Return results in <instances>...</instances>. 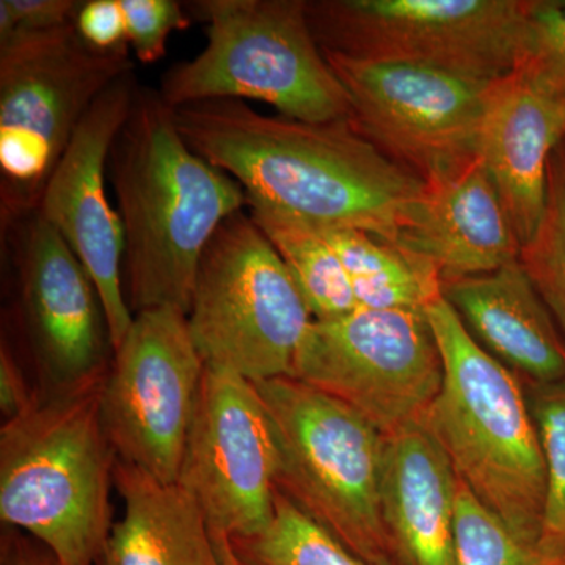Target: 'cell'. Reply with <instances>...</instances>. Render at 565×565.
Here are the masks:
<instances>
[{
  "label": "cell",
  "mask_w": 565,
  "mask_h": 565,
  "mask_svg": "<svg viewBox=\"0 0 565 565\" xmlns=\"http://www.w3.org/2000/svg\"><path fill=\"white\" fill-rule=\"evenodd\" d=\"M132 70L129 47L95 50L74 22L0 44L3 225L39 211L46 182L85 115Z\"/></svg>",
  "instance_id": "7"
},
{
  "label": "cell",
  "mask_w": 565,
  "mask_h": 565,
  "mask_svg": "<svg viewBox=\"0 0 565 565\" xmlns=\"http://www.w3.org/2000/svg\"><path fill=\"white\" fill-rule=\"evenodd\" d=\"M39 401V393L31 392L20 364L6 344L0 351V408L6 422L31 411Z\"/></svg>",
  "instance_id": "30"
},
{
  "label": "cell",
  "mask_w": 565,
  "mask_h": 565,
  "mask_svg": "<svg viewBox=\"0 0 565 565\" xmlns=\"http://www.w3.org/2000/svg\"><path fill=\"white\" fill-rule=\"evenodd\" d=\"M455 468L444 449L412 423L386 435L381 512L399 565H457Z\"/></svg>",
  "instance_id": "19"
},
{
  "label": "cell",
  "mask_w": 565,
  "mask_h": 565,
  "mask_svg": "<svg viewBox=\"0 0 565 565\" xmlns=\"http://www.w3.org/2000/svg\"><path fill=\"white\" fill-rule=\"evenodd\" d=\"M247 212L288 267L315 321L359 308L343 264L318 226L253 200H247Z\"/></svg>",
  "instance_id": "22"
},
{
  "label": "cell",
  "mask_w": 565,
  "mask_h": 565,
  "mask_svg": "<svg viewBox=\"0 0 565 565\" xmlns=\"http://www.w3.org/2000/svg\"><path fill=\"white\" fill-rule=\"evenodd\" d=\"M174 117L189 147L239 182L247 200L311 225L363 230L397 244L422 203L424 181L351 120H292L237 99L188 104Z\"/></svg>",
  "instance_id": "1"
},
{
  "label": "cell",
  "mask_w": 565,
  "mask_h": 565,
  "mask_svg": "<svg viewBox=\"0 0 565 565\" xmlns=\"http://www.w3.org/2000/svg\"><path fill=\"white\" fill-rule=\"evenodd\" d=\"M24 221L17 248L22 326L40 396H51L106 375L115 351L102 297L84 264L39 212Z\"/></svg>",
  "instance_id": "15"
},
{
  "label": "cell",
  "mask_w": 565,
  "mask_h": 565,
  "mask_svg": "<svg viewBox=\"0 0 565 565\" xmlns=\"http://www.w3.org/2000/svg\"><path fill=\"white\" fill-rule=\"evenodd\" d=\"M526 394L546 475L539 545L550 555L565 557V381L530 385Z\"/></svg>",
  "instance_id": "26"
},
{
  "label": "cell",
  "mask_w": 565,
  "mask_h": 565,
  "mask_svg": "<svg viewBox=\"0 0 565 565\" xmlns=\"http://www.w3.org/2000/svg\"><path fill=\"white\" fill-rule=\"evenodd\" d=\"M459 479V478H457ZM457 565H565L539 542L520 537L459 481L456 500Z\"/></svg>",
  "instance_id": "25"
},
{
  "label": "cell",
  "mask_w": 565,
  "mask_h": 565,
  "mask_svg": "<svg viewBox=\"0 0 565 565\" xmlns=\"http://www.w3.org/2000/svg\"><path fill=\"white\" fill-rule=\"evenodd\" d=\"M533 0H307L323 52L493 82L519 66Z\"/></svg>",
  "instance_id": "9"
},
{
  "label": "cell",
  "mask_w": 565,
  "mask_h": 565,
  "mask_svg": "<svg viewBox=\"0 0 565 565\" xmlns=\"http://www.w3.org/2000/svg\"><path fill=\"white\" fill-rule=\"evenodd\" d=\"M289 377L330 394L390 435L419 423L440 393L445 370L426 313L359 307L311 323Z\"/></svg>",
  "instance_id": "10"
},
{
  "label": "cell",
  "mask_w": 565,
  "mask_h": 565,
  "mask_svg": "<svg viewBox=\"0 0 565 565\" xmlns=\"http://www.w3.org/2000/svg\"><path fill=\"white\" fill-rule=\"evenodd\" d=\"M559 3H561V10H563L565 13V2H559Z\"/></svg>",
  "instance_id": "32"
},
{
  "label": "cell",
  "mask_w": 565,
  "mask_h": 565,
  "mask_svg": "<svg viewBox=\"0 0 565 565\" xmlns=\"http://www.w3.org/2000/svg\"><path fill=\"white\" fill-rule=\"evenodd\" d=\"M520 263L565 338V139L550 161L544 214Z\"/></svg>",
  "instance_id": "24"
},
{
  "label": "cell",
  "mask_w": 565,
  "mask_h": 565,
  "mask_svg": "<svg viewBox=\"0 0 565 565\" xmlns=\"http://www.w3.org/2000/svg\"><path fill=\"white\" fill-rule=\"evenodd\" d=\"M114 476L125 515L96 565H225L202 509L180 482L159 481L118 459Z\"/></svg>",
  "instance_id": "20"
},
{
  "label": "cell",
  "mask_w": 565,
  "mask_h": 565,
  "mask_svg": "<svg viewBox=\"0 0 565 565\" xmlns=\"http://www.w3.org/2000/svg\"><path fill=\"white\" fill-rule=\"evenodd\" d=\"M426 316L445 377L419 423L459 481L516 535L539 542L545 462L522 379L476 343L444 297Z\"/></svg>",
  "instance_id": "4"
},
{
  "label": "cell",
  "mask_w": 565,
  "mask_h": 565,
  "mask_svg": "<svg viewBox=\"0 0 565 565\" xmlns=\"http://www.w3.org/2000/svg\"><path fill=\"white\" fill-rule=\"evenodd\" d=\"M318 228L343 264L360 308L426 313L444 297L433 264L399 244L363 230Z\"/></svg>",
  "instance_id": "21"
},
{
  "label": "cell",
  "mask_w": 565,
  "mask_h": 565,
  "mask_svg": "<svg viewBox=\"0 0 565 565\" xmlns=\"http://www.w3.org/2000/svg\"><path fill=\"white\" fill-rule=\"evenodd\" d=\"M103 377L40 396L0 430V519L58 565H96L111 533L117 455L102 418Z\"/></svg>",
  "instance_id": "3"
},
{
  "label": "cell",
  "mask_w": 565,
  "mask_h": 565,
  "mask_svg": "<svg viewBox=\"0 0 565 565\" xmlns=\"http://www.w3.org/2000/svg\"><path fill=\"white\" fill-rule=\"evenodd\" d=\"M225 565H237V564L233 563V561H228V563H225Z\"/></svg>",
  "instance_id": "33"
},
{
  "label": "cell",
  "mask_w": 565,
  "mask_h": 565,
  "mask_svg": "<svg viewBox=\"0 0 565 565\" xmlns=\"http://www.w3.org/2000/svg\"><path fill=\"white\" fill-rule=\"evenodd\" d=\"M188 321L206 366L258 384L292 374L315 318L273 244L239 211L203 253Z\"/></svg>",
  "instance_id": "8"
},
{
  "label": "cell",
  "mask_w": 565,
  "mask_h": 565,
  "mask_svg": "<svg viewBox=\"0 0 565 565\" xmlns=\"http://www.w3.org/2000/svg\"><path fill=\"white\" fill-rule=\"evenodd\" d=\"M109 174L125 233L129 308L188 315L203 253L226 218L247 210V193L189 147L161 93L140 85L111 145Z\"/></svg>",
  "instance_id": "2"
},
{
  "label": "cell",
  "mask_w": 565,
  "mask_h": 565,
  "mask_svg": "<svg viewBox=\"0 0 565 565\" xmlns=\"http://www.w3.org/2000/svg\"><path fill=\"white\" fill-rule=\"evenodd\" d=\"M564 139L563 96L520 68L490 84L478 156L522 245L544 214L550 161Z\"/></svg>",
  "instance_id": "16"
},
{
  "label": "cell",
  "mask_w": 565,
  "mask_h": 565,
  "mask_svg": "<svg viewBox=\"0 0 565 565\" xmlns=\"http://www.w3.org/2000/svg\"><path fill=\"white\" fill-rule=\"evenodd\" d=\"M206 46L163 74L159 93L173 109L210 99H253L292 120H351L343 84L316 41L307 0H196Z\"/></svg>",
  "instance_id": "5"
},
{
  "label": "cell",
  "mask_w": 565,
  "mask_h": 565,
  "mask_svg": "<svg viewBox=\"0 0 565 565\" xmlns=\"http://www.w3.org/2000/svg\"><path fill=\"white\" fill-rule=\"evenodd\" d=\"M446 302L476 343L526 384L565 381V338L525 267L441 282Z\"/></svg>",
  "instance_id": "18"
},
{
  "label": "cell",
  "mask_w": 565,
  "mask_h": 565,
  "mask_svg": "<svg viewBox=\"0 0 565 565\" xmlns=\"http://www.w3.org/2000/svg\"><path fill=\"white\" fill-rule=\"evenodd\" d=\"M76 31L95 50L115 51L129 47L126 40L121 0H85L76 18Z\"/></svg>",
  "instance_id": "29"
},
{
  "label": "cell",
  "mask_w": 565,
  "mask_h": 565,
  "mask_svg": "<svg viewBox=\"0 0 565 565\" xmlns=\"http://www.w3.org/2000/svg\"><path fill=\"white\" fill-rule=\"evenodd\" d=\"M401 247L433 264L441 282L493 273L520 258V244L478 154L424 181Z\"/></svg>",
  "instance_id": "17"
},
{
  "label": "cell",
  "mask_w": 565,
  "mask_h": 565,
  "mask_svg": "<svg viewBox=\"0 0 565 565\" xmlns=\"http://www.w3.org/2000/svg\"><path fill=\"white\" fill-rule=\"evenodd\" d=\"M228 548L223 564L379 565L356 556L280 492L269 525L250 537L233 539Z\"/></svg>",
  "instance_id": "23"
},
{
  "label": "cell",
  "mask_w": 565,
  "mask_h": 565,
  "mask_svg": "<svg viewBox=\"0 0 565 565\" xmlns=\"http://www.w3.org/2000/svg\"><path fill=\"white\" fill-rule=\"evenodd\" d=\"M323 55L348 93L353 128L407 172L426 181L478 154L492 82Z\"/></svg>",
  "instance_id": "13"
},
{
  "label": "cell",
  "mask_w": 565,
  "mask_h": 565,
  "mask_svg": "<svg viewBox=\"0 0 565 565\" xmlns=\"http://www.w3.org/2000/svg\"><path fill=\"white\" fill-rule=\"evenodd\" d=\"M137 88L132 70L96 99L47 180L36 211L90 274L114 351L131 329L134 313L122 286L125 233L120 214L107 199V173L111 145L131 111Z\"/></svg>",
  "instance_id": "14"
},
{
  "label": "cell",
  "mask_w": 565,
  "mask_h": 565,
  "mask_svg": "<svg viewBox=\"0 0 565 565\" xmlns=\"http://www.w3.org/2000/svg\"><path fill=\"white\" fill-rule=\"evenodd\" d=\"M81 2L74 0H2L0 44L22 33L51 31L73 24Z\"/></svg>",
  "instance_id": "28"
},
{
  "label": "cell",
  "mask_w": 565,
  "mask_h": 565,
  "mask_svg": "<svg viewBox=\"0 0 565 565\" xmlns=\"http://www.w3.org/2000/svg\"><path fill=\"white\" fill-rule=\"evenodd\" d=\"M126 40L137 61L156 63L167 52V41L191 25L184 3L177 0H121Z\"/></svg>",
  "instance_id": "27"
},
{
  "label": "cell",
  "mask_w": 565,
  "mask_h": 565,
  "mask_svg": "<svg viewBox=\"0 0 565 565\" xmlns=\"http://www.w3.org/2000/svg\"><path fill=\"white\" fill-rule=\"evenodd\" d=\"M188 315L161 307L134 315L104 379V430L120 462L178 482L204 373Z\"/></svg>",
  "instance_id": "11"
},
{
  "label": "cell",
  "mask_w": 565,
  "mask_h": 565,
  "mask_svg": "<svg viewBox=\"0 0 565 565\" xmlns=\"http://www.w3.org/2000/svg\"><path fill=\"white\" fill-rule=\"evenodd\" d=\"M2 565H58L50 550L20 534L3 537Z\"/></svg>",
  "instance_id": "31"
},
{
  "label": "cell",
  "mask_w": 565,
  "mask_h": 565,
  "mask_svg": "<svg viewBox=\"0 0 565 565\" xmlns=\"http://www.w3.org/2000/svg\"><path fill=\"white\" fill-rule=\"evenodd\" d=\"M278 448L258 388L204 367L178 482L202 509L221 557L233 539L269 525L277 503Z\"/></svg>",
  "instance_id": "12"
},
{
  "label": "cell",
  "mask_w": 565,
  "mask_h": 565,
  "mask_svg": "<svg viewBox=\"0 0 565 565\" xmlns=\"http://www.w3.org/2000/svg\"><path fill=\"white\" fill-rule=\"evenodd\" d=\"M255 385L277 440L278 492L356 556L397 564L381 512L386 435L299 379Z\"/></svg>",
  "instance_id": "6"
}]
</instances>
